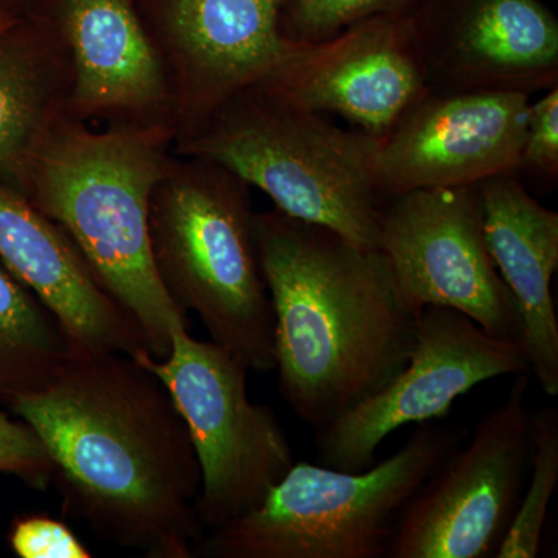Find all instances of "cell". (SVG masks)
Returning a JSON list of instances; mask_svg holds the SVG:
<instances>
[{
	"instance_id": "1",
	"label": "cell",
	"mask_w": 558,
	"mask_h": 558,
	"mask_svg": "<svg viewBox=\"0 0 558 558\" xmlns=\"http://www.w3.org/2000/svg\"><path fill=\"white\" fill-rule=\"evenodd\" d=\"M2 402L49 451L65 515L146 557H194L199 462L170 392L137 359L72 354L47 387Z\"/></svg>"
},
{
	"instance_id": "2",
	"label": "cell",
	"mask_w": 558,
	"mask_h": 558,
	"mask_svg": "<svg viewBox=\"0 0 558 558\" xmlns=\"http://www.w3.org/2000/svg\"><path fill=\"white\" fill-rule=\"evenodd\" d=\"M274 311L279 392L315 433L380 391L409 362L417 315L379 248L281 211L253 218Z\"/></svg>"
},
{
	"instance_id": "3",
	"label": "cell",
	"mask_w": 558,
	"mask_h": 558,
	"mask_svg": "<svg viewBox=\"0 0 558 558\" xmlns=\"http://www.w3.org/2000/svg\"><path fill=\"white\" fill-rule=\"evenodd\" d=\"M163 178L149 143L124 134H72L40 161L39 211L57 222L110 299L137 325L154 359L189 326L154 260L149 205Z\"/></svg>"
},
{
	"instance_id": "4",
	"label": "cell",
	"mask_w": 558,
	"mask_h": 558,
	"mask_svg": "<svg viewBox=\"0 0 558 558\" xmlns=\"http://www.w3.org/2000/svg\"><path fill=\"white\" fill-rule=\"evenodd\" d=\"M379 143L252 87L226 102L193 150L266 193L282 215L377 248Z\"/></svg>"
},
{
	"instance_id": "5",
	"label": "cell",
	"mask_w": 558,
	"mask_h": 558,
	"mask_svg": "<svg viewBox=\"0 0 558 558\" xmlns=\"http://www.w3.org/2000/svg\"><path fill=\"white\" fill-rule=\"evenodd\" d=\"M458 446L457 428L422 424L362 472L295 462L256 508L202 537L194 557L385 558L400 513Z\"/></svg>"
},
{
	"instance_id": "6",
	"label": "cell",
	"mask_w": 558,
	"mask_h": 558,
	"mask_svg": "<svg viewBox=\"0 0 558 558\" xmlns=\"http://www.w3.org/2000/svg\"><path fill=\"white\" fill-rule=\"evenodd\" d=\"M215 170L157 186L149 238L161 282L196 312L211 341L248 371L270 373L274 311L260 274L247 183Z\"/></svg>"
},
{
	"instance_id": "7",
	"label": "cell",
	"mask_w": 558,
	"mask_h": 558,
	"mask_svg": "<svg viewBox=\"0 0 558 558\" xmlns=\"http://www.w3.org/2000/svg\"><path fill=\"white\" fill-rule=\"evenodd\" d=\"M134 359L159 377L189 427L202 526L213 531L256 508L288 475L295 464L288 436L269 407L248 399V369L229 351L180 326L167 357Z\"/></svg>"
},
{
	"instance_id": "8",
	"label": "cell",
	"mask_w": 558,
	"mask_h": 558,
	"mask_svg": "<svg viewBox=\"0 0 558 558\" xmlns=\"http://www.w3.org/2000/svg\"><path fill=\"white\" fill-rule=\"evenodd\" d=\"M531 373L481 418L465 449L450 451L400 513L387 558L495 557L531 459Z\"/></svg>"
},
{
	"instance_id": "9",
	"label": "cell",
	"mask_w": 558,
	"mask_h": 558,
	"mask_svg": "<svg viewBox=\"0 0 558 558\" xmlns=\"http://www.w3.org/2000/svg\"><path fill=\"white\" fill-rule=\"evenodd\" d=\"M377 248L400 301L414 315L427 306L450 307L490 336L521 347L519 312L484 236L478 186L388 197L381 205Z\"/></svg>"
},
{
	"instance_id": "10",
	"label": "cell",
	"mask_w": 558,
	"mask_h": 558,
	"mask_svg": "<svg viewBox=\"0 0 558 558\" xmlns=\"http://www.w3.org/2000/svg\"><path fill=\"white\" fill-rule=\"evenodd\" d=\"M523 373L531 369L519 343L490 336L450 307H424L407 365L380 391L317 432L319 464L343 472L373 468L391 433L446 416L454 400L484 381Z\"/></svg>"
},
{
	"instance_id": "11",
	"label": "cell",
	"mask_w": 558,
	"mask_h": 558,
	"mask_svg": "<svg viewBox=\"0 0 558 558\" xmlns=\"http://www.w3.org/2000/svg\"><path fill=\"white\" fill-rule=\"evenodd\" d=\"M409 16L433 94L558 86V21L542 0H414Z\"/></svg>"
},
{
	"instance_id": "12",
	"label": "cell",
	"mask_w": 558,
	"mask_h": 558,
	"mask_svg": "<svg viewBox=\"0 0 558 558\" xmlns=\"http://www.w3.org/2000/svg\"><path fill=\"white\" fill-rule=\"evenodd\" d=\"M279 100L333 113L381 140L428 94L409 10L374 14L318 43H301L259 84Z\"/></svg>"
},
{
	"instance_id": "13",
	"label": "cell",
	"mask_w": 558,
	"mask_h": 558,
	"mask_svg": "<svg viewBox=\"0 0 558 558\" xmlns=\"http://www.w3.org/2000/svg\"><path fill=\"white\" fill-rule=\"evenodd\" d=\"M529 105L521 92H428L380 140L381 197L517 174Z\"/></svg>"
},
{
	"instance_id": "14",
	"label": "cell",
	"mask_w": 558,
	"mask_h": 558,
	"mask_svg": "<svg viewBox=\"0 0 558 558\" xmlns=\"http://www.w3.org/2000/svg\"><path fill=\"white\" fill-rule=\"evenodd\" d=\"M0 260L58 318L73 354H149L137 325L102 289L68 234L2 186Z\"/></svg>"
},
{
	"instance_id": "15",
	"label": "cell",
	"mask_w": 558,
	"mask_h": 558,
	"mask_svg": "<svg viewBox=\"0 0 558 558\" xmlns=\"http://www.w3.org/2000/svg\"><path fill=\"white\" fill-rule=\"evenodd\" d=\"M484 236L499 277L515 303L521 347L545 395H558V319L553 278L558 267V213L539 204L519 174L478 185Z\"/></svg>"
},
{
	"instance_id": "16",
	"label": "cell",
	"mask_w": 558,
	"mask_h": 558,
	"mask_svg": "<svg viewBox=\"0 0 558 558\" xmlns=\"http://www.w3.org/2000/svg\"><path fill=\"white\" fill-rule=\"evenodd\" d=\"M289 0H171L168 24L209 97L229 101L259 86L295 53L286 36Z\"/></svg>"
},
{
	"instance_id": "17",
	"label": "cell",
	"mask_w": 558,
	"mask_h": 558,
	"mask_svg": "<svg viewBox=\"0 0 558 558\" xmlns=\"http://www.w3.org/2000/svg\"><path fill=\"white\" fill-rule=\"evenodd\" d=\"M76 97L95 109L140 108L163 92L156 53L128 0H65Z\"/></svg>"
},
{
	"instance_id": "18",
	"label": "cell",
	"mask_w": 558,
	"mask_h": 558,
	"mask_svg": "<svg viewBox=\"0 0 558 558\" xmlns=\"http://www.w3.org/2000/svg\"><path fill=\"white\" fill-rule=\"evenodd\" d=\"M72 354L58 318L0 260V400L47 387Z\"/></svg>"
},
{
	"instance_id": "19",
	"label": "cell",
	"mask_w": 558,
	"mask_h": 558,
	"mask_svg": "<svg viewBox=\"0 0 558 558\" xmlns=\"http://www.w3.org/2000/svg\"><path fill=\"white\" fill-rule=\"evenodd\" d=\"M526 492L495 558H535L558 484V410L546 407L531 416V459Z\"/></svg>"
},
{
	"instance_id": "20",
	"label": "cell",
	"mask_w": 558,
	"mask_h": 558,
	"mask_svg": "<svg viewBox=\"0 0 558 558\" xmlns=\"http://www.w3.org/2000/svg\"><path fill=\"white\" fill-rule=\"evenodd\" d=\"M40 116V86L25 58L0 47V167L14 163L31 142Z\"/></svg>"
},
{
	"instance_id": "21",
	"label": "cell",
	"mask_w": 558,
	"mask_h": 558,
	"mask_svg": "<svg viewBox=\"0 0 558 558\" xmlns=\"http://www.w3.org/2000/svg\"><path fill=\"white\" fill-rule=\"evenodd\" d=\"M288 38L295 43H318L374 16L409 10L414 0H289Z\"/></svg>"
},
{
	"instance_id": "22",
	"label": "cell",
	"mask_w": 558,
	"mask_h": 558,
	"mask_svg": "<svg viewBox=\"0 0 558 558\" xmlns=\"http://www.w3.org/2000/svg\"><path fill=\"white\" fill-rule=\"evenodd\" d=\"M0 473L16 476L36 490H47L53 462L38 433L27 422L13 421L0 411Z\"/></svg>"
},
{
	"instance_id": "23",
	"label": "cell",
	"mask_w": 558,
	"mask_h": 558,
	"mask_svg": "<svg viewBox=\"0 0 558 558\" xmlns=\"http://www.w3.org/2000/svg\"><path fill=\"white\" fill-rule=\"evenodd\" d=\"M520 172L549 183L558 178V86L529 105L517 174Z\"/></svg>"
},
{
	"instance_id": "24",
	"label": "cell",
	"mask_w": 558,
	"mask_h": 558,
	"mask_svg": "<svg viewBox=\"0 0 558 558\" xmlns=\"http://www.w3.org/2000/svg\"><path fill=\"white\" fill-rule=\"evenodd\" d=\"M11 550L20 558H90L84 546L64 521L47 513L17 517L9 532Z\"/></svg>"
},
{
	"instance_id": "25",
	"label": "cell",
	"mask_w": 558,
	"mask_h": 558,
	"mask_svg": "<svg viewBox=\"0 0 558 558\" xmlns=\"http://www.w3.org/2000/svg\"><path fill=\"white\" fill-rule=\"evenodd\" d=\"M2 31H3V27H2V25H0V33H2Z\"/></svg>"
}]
</instances>
